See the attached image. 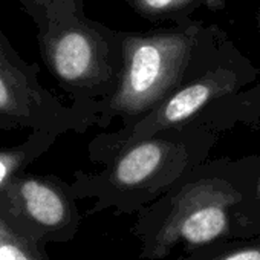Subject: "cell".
<instances>
[{"label":"cell","mask_w":260,"mask_h":260,"mask_svg":"<svg viewBox=\"0 0 260 260\" xmlns=\"http://www.w3.org/2000/svg\"><path fill=\"white\" fill-rule=\"evenodd\" d=\"M42 246L0 222V260H49Z\"/></svg>","instance_id":"cell-9"},{"label":"cell","mask_w":260,"mask_h":260,"mask_svg":"<svg viewBox=\"0 0 260 260\" xmlns=\"http://www.w3.org/2000/svg\"><path fill=\"white\" fill-rule=\"evenodd\" d=\"M0 222L43 245L66 239L75 216L71 199L54 179L22 172L0 187Z\"/></svg>","instance_id":"cell-3"},{"label":"cell","mask_w":260,"mask_h":260,"mask_svg":"<svg viewBox=\"0 0 260 260\" xmlns=\"http://www.w3.org/2000/svg\"><path fill=\"white\" fill-rule=\"evenodd\" d=\"M39 64H31L0 29V130L31 128L57 135L71 113L39 81Z\"/></svg>","instance_id":"cell-4"},{"label":"cell","mask_w":260,"mask_h":260,"mask_svg":"<svg viewBox=\"0 0 260 260\" xmlns=\"http://www.w3.org/2000/svg\"><path fill=\"white\" fill-rule=\"evenodd\" d=\"M257 20H258V26H260V14H258V17H257Z\"/></svg>","instance_id":"cell-12"},{"label":"cell","mask_w":260,"mask_h":260,"mask_svg":"<svg viewBox=\"0 0 260 260\" xmlns=\"http://www.w3.org/2000/svg\"><path fill=\"white\" fill-rule=\"evenodd\" d=\"M216 260H260V246L237 249L225 255H220Z\"/></svg>","instance_id":"cell-11"},{"label":"cell","mask_w":260,"mask_h":260,"mask_svg":"<svg viewBox=\"0 0 260 260\" xmlns=\"http://www.w3.org/2000/svg\"><path fill=\"white\" fill-rule=\"evenodd\" d=\"M198 4V0H132L138 14L146 19H178L181 20Z\"/></svg>","instance_id":"cell-10"},{"label":"cell","mask_w":260,"mask_h":260,"mask_svg":"<svg viewBox=\"0 0 260 260\" xmlns=\"http://www.w3.org/2000/svg\"><path fill=\"white\" fill-rule=\"evenodd\" d=\"M170 146L162 141H143L124 152L115 162L112 179L121 187H137L153 178L169 158Z\"/></svg>","instance_id":"cell-7"},{"label":"cell","mask_w":260,"mask_h":260,"mask_svg":"<svg viewBox=\"0 0 260 260\" xmlns=\"http://www.w3.org/2000/svg\"><path fill=\"white\" fill-rule=\"evenodd\" d=\"M54 138L55 135L49 132H32L17 146L0 147V187L11 176L25 172L49 147Z\"/></svg>","instance_id":"cell-8"},{"label":"cell","mask_w":260,"mask_h":260,"mask_svg":"<svg viewBox=\"0 0 260 260\" xmlns=\"http://www.w3.org/2000/svg\"><path fill=\"white\" fill-rule=\"evenodd\" d=\"M17 2L36 25L40 57L61 87L81 93L107 80L113 36L84 16L81 0Z\"/></svg>","instance_id":"cell-1"},{"label":"cell","mask_w":260,"mask_h":260,"mask_svg":"<svg viewBox=\"0 0 260 260\" xmlns=\"http://www.w3.org/2000/svg\"><path fill=\"white\" fill-rule=\"evenodd\" d=\"M237 198L231 187L217 179L190 184L176 196L152 243L150 255L161 257L179 242L201 246L219 239L228 228V207Z\"/></svg>","instance_id":"cell-5"},{"label":"cell","mask_w":260,"mask_h":260,"mask_svg":"<svg viewBox=\"0 0 260 260\" xmlns=\"http://www.w3.org/2000/svg\"><path fill=\"white\" fill-rule=\"evenodd\" d=\"M258 194H260V181H258Z\"/></svg>","instance_id":"cell-13"},{"label":"cell","mask_w":260,"mask_h":260,"mask_svg":"<svg viewBox=\"0 0 260 260\" xmlns=\"http://www.w3.org/2000/svg\"><path fill=\"white\" fill-rule=\"evenodd\" d=\"M198 23H181L176 29L127 36L122 42L124 68L110 109L140 113L156 104L178 84L188 68L198 43L210 34Z\"/></svg>","instance_id":"cell-2"},{"label":"cell","mask_w":260,"mask_h":260,"mask_svg":"<svg viewBox=\"0 0 260 260\" xmlns=\"http://www.w3.org/2000/svg\"><path fill=\"white\" fill-rule=\"evenodd\" d=\"M236 84L237 75L233 69L219 66L205 72L201 78L173 93L159 109L155 110V113L143 119L128 135L127 143L150 137L158 130L188 119L211 100L231 92Z\"/></svg>","instance_id":"cell-6"}]
</instances>
